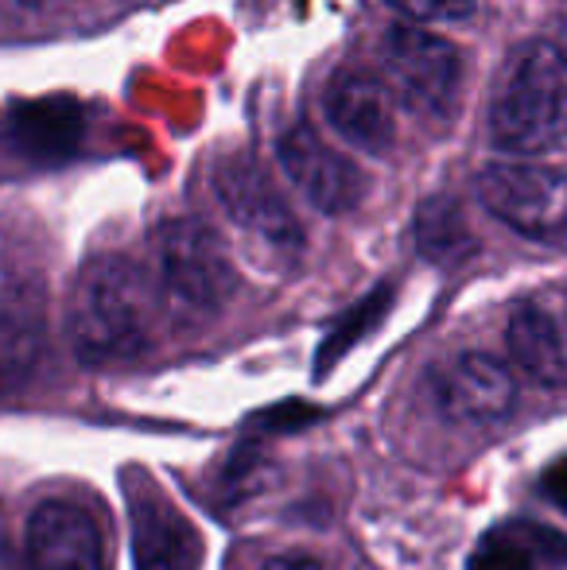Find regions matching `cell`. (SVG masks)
I'll use <instances>...</instances> for the list:
<instances>
[{
    "label": "cell",
    "mask_w": 567,
    "mask_h": 570,
    "mask_svg": "<svg viewBox=\"0 0 567 570\" xmlns=\"http://www.w3.org/2000/svg\"><path fill=\"white\" fill-rule=\"evenodd\" d=\"M381 67L397 98L420 117H447L459 98L462 62L447 39L424 28H393L381 39Z\"/></svg>",
    "instance_id": "5b68a950"
},
{
    "label": "cell",
    "mask_w": 567,
    "mask_h": 570,
    "mask_svg": "<svg viewBox=\"0 0 567 570\" xmlns=\"http://www.w3.org/2000/svg\"><path fill=\"white\" fill-rule=\"evenodd\" d=\"M156 287L125 256H98L70 292V345L86 365H117L148 350Z\"/></svg>",
    "instance_id": "6da1fadb"
},
{
    "label": "cell",
    "mask_w": 567,
    "mask_h": 570,
    "mask_svg": "<svg viewBox=\"0 0 567 570\" xmlns=\"http://www.w3.org/2000/svg\"><path fill=\"white\" fill-rule=\"evenodd\" d=\"M156 264L159 287L183 315H214L237 287L222 240L195 218H172L156 229Z\"/></svg>",
    "instance_id": "3957f363"
},
{
    "label": "cell",
    "mask_w": 567,
    "mask_h": 570,
    "mask_svg": "<svg viewBox=\"0 0 567 570\" xmlns=\"http://www.w3.org/2000/svg\"><path fill=\"white\" fill-rule=\"evenodd\" d=\"M133 551L137 570H198L203 540L172 501L156 493L133 497Z\"/></svg>",
    "instance_id": "8fae6325"
},
{
    "label": "cell",
    "mask_w": 567,
    "mask_h": 570,
    "mask_svg": "<svg viewBox=\"0 0 567 570\" xmlns=\"http://www.w3.org/2000/svg\"><path fill=\"white\" fill-rule=\"evenodd\" d=\"M261 570H323L319 559L303 556V551H284V556H273Z\"/></svg>",
    "instance_id": "ac0fdd59"
},
{
    "label": "cell",
    "mask_w": 567,
    "mask_h": 570,
    "mask_svg": "<svg viewBox=\"0 0 567 570\" xmlns=\"http://www.w3.org/2000/svg\"><path fill=\"white\" fill-rule=\"evenodd\" d=\"M567 132V55L529 39L514 47L490 98V136L506 151H545Z\"/></svg>",
    "instance_id": "7a4b0ae2"
},
{
    "label": "cell",
    "mask_w": 567,
    "mask_h": 570,
    "mask_svg": "<svg viewBox=\"0 0 567 570\" xmlns=\"http://www.w3.org/2000/svg\"><path fill=\"white\" fill-rule=\"evenodd\" d=\"M506 338H509V353H514L517 368H521L529 381L545 384V389L567 384V345L560 338V326L553 323V315H548L545 307L521 303V307L509 315Z\"/></svg>",
    "instance_id": "4fadbf2b"
},
{
    "label": "cell",
    "mask_w": 567,
    "mask_h": 570,
    "mask_svg": "<svg viewBox=\"0 0 567 570\" xmlns=\"http://www.w3.org/2000/svg\"><path fill=\"white\" fill-rule=\"evenodd\" d=\"M545 493L553 497V504H560L567 512V458L553 462V470L545 473Z\"/></svg>",
    "instance_id": "e0dca14e"
},
{
    "label": "cell",
    "mask_w": 567,
    "mask_h": 570,
    "mask_svg": "<svg viewBox=\"0 0 567 570\" xmlns=\"http://www.w3.org/2000/svg\"><path fill=\"white\" fill-rule=\"evenodd\" d=\"M567 559L564 540L553 528L509 520V524L486 532L478 551L470 556V570H548Z\"/></svg>",
    "instance_id": "5bb4252c"
},
{
    "label": "cell",
    "mask_w": 567,
    "mask_h": 570,
    "mask_svg": "<svg viewBox=\"0 0 567 570\" xmlns=\"http://www.w3.org/2000/svg\"><path fill=\"white\" fill-rule=\"evenodd\" d=\"M420 245L431 261H459L470 253V233L462 229L459 214L451 206H428L424 218H420Z\"/></svg>",
    "instance_id": "9a60e30c"
},
{
    "label": "cell",
    "mask_w": 567,
    "mask_h": 570,
    "mask_svg": "<svg viewBox=\"0 0 567 570\" xmlns=\"http://www.w3.org/2000/svg\"><path fill=\"white\" fill-rule=\"evenodd\" d=\"M436 396L443 412L459 423H498L517 400V381L509 365L490 353H459L439 373Z\"/></svg>",
    "instance_id": "9c48e42d"
},
{
    "label": "cell",
    "mask_w": 567,
    "mask_h": 570,
    "mask_svg": "<svg viewBox=\"0 0 567 570\" xmlns=\"http://www.w3.org/2000/svg\"><path fill=\"white\" fill-rule=\"evenodd\" d=\"M218 198L242 233L257 237L261 245H268L273 253H284V256L300 253V245H303L300 222L292 218L287 203L276 195V187L265 179V171H261L257 164H250V159H229L218 171Z\"/></svg>",
    "instance_id": "8992f818"
},
{
    "label": "cell",
    "mask_w": 567,
    "mask_h": 570,
    "mask_svg": "<svg viewBox=\"0 0 567 570\" xmlns=\"http://www.w3.org/2000/svg\"><path fill=\"white\" fill-rule=\"evenodd\" d=\"M478 198L521 237L567 245V171L540 164H490L478 175Z\"/></svg>",
    "instance_id": "277c9868"
},
{
    "label": "cell",
    "mask_w": 567,
    "mask_h": 570,
    "mask_svg": "<svg viewBox=\"0 0 567 570\" xmlns=\"http://www.w3.org/2000/svg\"><path fill=\"white\" fill-rule=\"evenodd\" d=\"M323 109H326V120H331L354 148L373 151V156L393 148V136H397L393 106H389L385 86L373 75H362V70H342V75H334V82L326 86Z\"/></svg>",
    "instance_id": "30bf717a"
},
{
    "label": "cell",
    "mask_w": 567,
    "mask_h": 570,
    "mask_svg": "<svg viewBox=\"0 0 567 570\" xmlns=\"http://www.w3.org/2000/svg\"><path fill=\"white\" fill-rule=\"evenodd\" d=\"M389 4L420 23H454V20H467L478 0H389Z\"/></svg>",
    "instance_id": "2e32d148"
},
{
    "label": "cell",
    "mask_w": 567,
    "mask_h": 570,
    "mask_svg": "<svg viewBox=\"0 0 567 570\" xmlns=\"http://www.w3.org/2000/svg\"><path fill=\"white\" fill-rule=\"evenodd\" d=\"M31 570H106V543L82 504L47 501L28 520Z\"/></svg>",
    "instance_id": "ba28073f"
},
{
    "label": "cell",
    "mask_w": 567,
    "mask_h": 570,
    "mask_svg": "<svg viewBox=\"0 0 567 570\" xmlns=\"http://www.w3.org/2000/svg\"><path fill=\"white\" fill-rule=\"evenodd\" d=\"M23 4H43V0H23Z\"/></svg>",
    "instance_id": "d6986e66"
},
{
    "label": "cell",
    "mask_w": 567,
    "mask_h": 570,
    "mask_svg": "<svg viewBox=\"0 0 567 570\" xmlns=\"http://www.w3.org/2000/svg\"><path fill=\"white\" fill-rule=\"evenodd\" d=\"M47 299L36 279H20L0 295V384H23L43 357Z\"/></svg>",
    "instance_id": "7c38bea8"
},
{
    "label": "cell",
    "mask_w": 567,
    "mask_h": 570,
    "mask_svg": "<svg viewBox=\"0 0 567 570\" xmlns=\"http://www.w3.org/2000/svg\"><path fill=\"white\" fill-rule=\"evenodd\" d=\"M281 164L295 190L323 214H350L365 198V175L307 128L281 136Z\"/></svg>",
    "instance_id": "52a82bcc"
}]
</instances>
